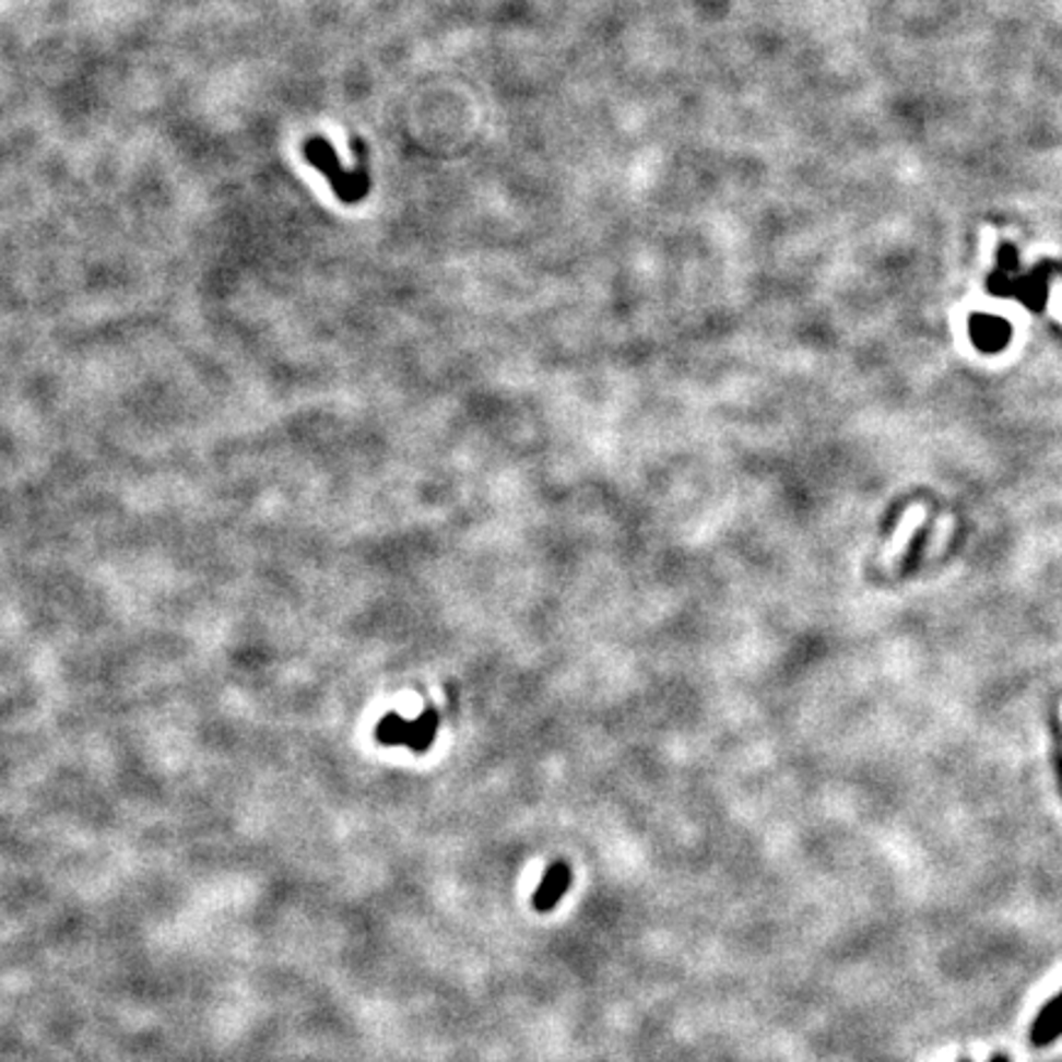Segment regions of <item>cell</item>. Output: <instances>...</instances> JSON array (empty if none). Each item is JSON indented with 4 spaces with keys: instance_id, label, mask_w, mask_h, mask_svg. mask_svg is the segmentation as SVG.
<instances>
[{
    "instance_id": "obj_4",
    "label": "cell",
    "mask_w": 1062,
    "mask_h": 1062,
    "mask_svg": "<svg viewBox=\"0 0 1062 1062\" xmlns=\"http://www.w3.org/2000/svg\"><path fill=\"white\" fill-rule=\"evenodd\" d=\"M1008 324L999 318H991V315H977L971 320V340L983 352H999L1008 342Z\"/></svg>"
},
{
    "instance_id": "obj_2",
    "label": "cell",
    "mask_w": 1062,
    "mask_h": 1062,
    "mask_svg": "<svg viewBox=\"0 0 1062 1062\" xmlns=\"http://www.w3.org/2000/svg\"><path fill=\"white\" fill-rule=\"evenodd\" d=\"M1058 1038H1062V991L1040 1008L1030 1026V1042L1036 1048L1052 1046Z\"/></svg>"
},
{
    "instance_id": "obj_6",
    "label": "cell",
    "mask_w": 1062,
    "mask_h": 1062,
    "mask_svg": "<svg viewBox=\"0 0 1062 1062\" xmlns=\"http://www.w3.org/2000/svg\"><path fill=\"white\" fill-rule=\"evenodd\" d=\"M959 1062H971V1060H969V1058H961V1060H959Z\"/></svg>"
},
{
    "instance_id": "obj_3",
    "label": "cell",
    "mask_w": 1062,
    "mask_h": 1062,
    "mask_svg": "<svg viewBox=\"0 0 1062 1062\" xmlns=\"http://www.w3.org/2000/svg\"><path fill=\"white\" fill-rule=\"evenodd\" d=\"M568 885H570L568 865L564 861L551 865V869L544 873V878H541L536 893H534V908L539 912L554 910L556 902L564 898V893L568 890Z\"/></svg>"
},
{
    "instance_id": "obj_1",
    "label": "cell",
    "mask_w": 1062,
    "mask_h": 1062,
    "mask_svg": "<svg viewBox=\"0 0 1062 1062\" xmlns=\"http://www.w3.org/2000/svg\"><path fill=\"white\" fill-rule=\"evenodd\" d=\"M305 157H308L310 165L324 173V177H328L332 185V190L338 192L342 202H350V204L362 202L364 194L369 192V175L364 170L357 173L342 170L338 153L332 151V145L324 141V138H310V141L305 143Z\"/></svg>"
},
{
    "instance_id": "obj_5",
    "label": "cell",
    "mask_w": 1062,
    "mask_h": 1062,
    "mask_svg": "<svg viewBox=\"0 0 1062 1062\" xmlns=\"http://www.w3.org/2000/svg\"><path fill=\"white\" fill-rule=\"evenodd\" d=\"M989 1062H1011V1058L1006 1055V1052H996V1055H993Z\"/></svg>"
}]
</instances>
